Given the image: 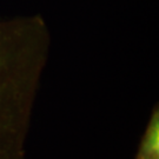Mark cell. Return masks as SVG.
<instances>
[{"mask_svg": "<svg viewBox=\"0 0 159 159\" xmlns=\"http://www.w3.org/2000/svg\"><path fill=\"white\" fill-rule=\"evenodd\" d=\"M51 33L39 14L0 17V159H25Z\"/></svg>", "mask_w": 159, "mask_h": 159, "instance_id": "6da1fadb", "label": "cell"}, {"mask_svg": "<svg viewBox=\"0 0 159 159\" xmlns=\"http://www.w3.org/2000/svg\"><path fill=\"white\" fill-rule=\"evenodd\" d=\"M136 159H159V108L153 107L148 126L139 143Z\"/></svg>", "mask_w": 159, "mask_h": 159, "instance_id": "7a4b0ae2", "label": "cell"}]
</instances>
